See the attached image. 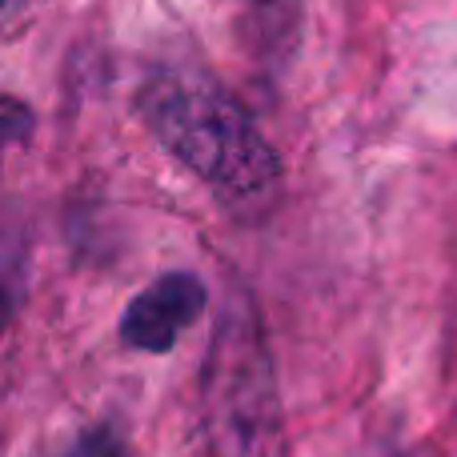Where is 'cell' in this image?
Returning a JSON list of instances; mask_svg holds the SVG:
<instances>
[{"mask_svg": "<svg viewBox=\"0 0 457 457\" xmlns=\"http://www.w3.org/2000/svg\"><path fill=\"white\" fill-rule=\"evenodd\" d=\"M205 426L213 457H289L285 413L261 329L233 309L213 337L205 370Z\"/></svg>", "mask_w": 457, "mask_h": 457, "instance_id": "7a4b0ae2", "label": "cell"}, {"mask_svg": "<svg viewBox=\"0 0 457 457\" xmlns=\"http://www.w3.org/2000/svg\"><path fill=\"white\" fill-rule=\"evenodd\" d=\"M32 133V112L12 96H0V153L21 145Z\"/></svg>", "mask_w": 457, "mask_h": 457, "instance_id": "277c9868", "label": "cell"}, {"mask_svg": "<svg viewBox=\"0 0 457 457\" xmlns=\"http://www.w3.org/2000/svg\"><path fill=\"white\" fill-rule=\"evenodd\" d=\"M157 141L228 201H257L281 181V165L249 112L193 72H161L141 96Z\"/></svg>", "mask_w": 457, "mask_h": 457, "instance_id": "6da1fadb", "label": "cell"}, {"mask_svg": "<svg viewBox=\"0 0 457 457\" xmlns=\"http://www.w3.org/2000/svg\"><path fill=\"white\" fill-rule=\"evenodd\" d=\"M205 301L209 293L201 277L165 273L133 297V305L120 317V337L129 349H141V353H169L181 329H189L205 313Z\"/></svg>", "mask_w": 457, "mask_h": 457, "instance_id": "3957f363", "label": "cell"}, {"mask_svg": "<svg viewBox=\"0 0 457 457\" xmlns=\"http://www.w3.org/2000/svg\"><path fill=\"white\" fill-rule=\"evenodd\" d=\"M4 321H8V301L0 297V325H4Z\"/></svg>", "mask_w": 457, "mask_h": 457, "instance_id": "8992f818", "label": "cell"}, {"mask_svg": "<svg viewBox=\"0 0 457 457\" xmlns=\"http://www.w3.org/2000/svg\"><path fill=\"white\" fill-rule=\"evenodd\" d=\"M21 8H24V0H0V29H4V24L12 21Z\"/></svg>", "mask_w": 457, "mask_h": 457, "instance_id": "5b68a950", "label": "cell"}]
</instances>
